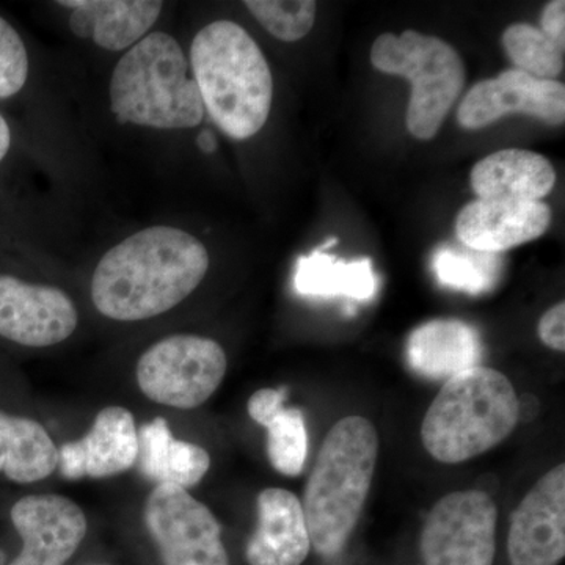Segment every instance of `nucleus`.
I'll return each mask as SVG.
<instances>
[{
    "instance_id": "nucleus-1",
    "label": "nucleus",
    "mask_w": 565,
    "mask_h": 565,
    "mask_svg": "<svg viewBox=\"0 0 565 565\" xmlns=\"http://www.w3.org/2000/svg\"><path fill=\"white\" fill-rule=\"evenodd\" d=\"M207 269L210 255L196 237L152 226L103 256L92 278L93 303L115 321H145L188 299Z\"/></svg>"
},
{
    "instance_id": "nucleus-2",
    "label": "nucleus",
    "mask_w": 565,
    "mask_h": 565,
    "mask_svg": "<svg viewBox=\"0 0 565 565\" xmlns=\"http://www.w3.org/2000/svg\"><path fill=\"white\" fill-rule=\"evenodd\" d=\"M377 457V430L363 416L340 419L327 434L302 503L311 546L319 556H338L348 545L366 503Z\"/></svg>"
},
{
    "instance_id": "nucleus-3",
    "label": "nucleus",
    "mask_w": 565,
    "mask_h": 565,
    "mask_svg": "<svg viewBox=\"0 0 565 565\" xmlns=\"http://www.w3.org/2000/svg\"><path fill=\"white\" fill-rule=\"evenodd\" d=\"M191 63L204 109L226 136L245 140L262 131L273 107V73L245 29L211 22L192 41Z\"/></svg>"
},
{
    "instance_id": "nucleus-4",
    "label": "nucleus",
    "mask_w": 565,
    "mask_h": 565,
    "mask_svg": "<svg viewBox=\"0 0 565 565\" xmlns=\"http://www.w3.org/2000/svg\"><path fill=\"white\" fill-rule=\"evenodd\" d=\"M520 416L522 404L509 379L475 366L441 386L423 419V445L438 462H467L504 441Z\"/></svg>"
},
{
    "instance_id": "nucleus-5",
    "label": "nucleus",
    "mask_w": 565,
    "mask_h": 565,
    "mask_svg": "<svg viewBox=\"0 0 565 565\" xmlns=\"http://www.w3.org/2000/svg\"><path fill=\"white\" fill-rule=\"evenodd\" d=\"M188 73V58L173 36L152 32L134 44L111 74L110 104L118 122L156 129L199 126L203 99Z\"/></svg>"
},
{
    "instance_id": "nucleus-6",
    "label": "nucleus",
    "mask_w": 565,
    "mask_h": 565,
    "mask_svg": "<svg viewBox=\"0 0 565 565\" xmlns=\"http://www.w3.org/2000/svg\"><path fill=\"white\" fill-rule=\"evenodd\" d=\"M371 63L381 73L411 81L408 132L419 140L434 139L467 81L459 52L437 36L416 31L399 36L384 33L374 41Z\"/></svg>"
},
{
    "instance_id": "nucleus-7",
    "label": "nucleus",
    "mask_w": 565,
    "mask_h": 565,
    "mask_svg": "<svg viewBox=\"0 0 565 565\" xmlns=\"http://www.w3.org/2000/svg\"><path fill=\"white\" fill-rule=\"evenodd\" d=\"M226 367V353L214 340L173 334L140 356L137 384L152 403L192 411L217 392Z\"/></svg>"
},
{
    "instance_id": "nucleus-8",
    "label": "nucleus",
    "mask_w": 565,
    "mask_h": 565,
    "mask_svg": "<svg viewBox=\"0 0 565 565\" xmlns=\"http://www.w3.org/2000/svg\"><path fill=\"white\" fill-rule=\"evenodd\" d=\"M498 509L482 490L446 494L424 523V565H493Z\"/></svg>"
},
{
    "instance_id": "nucleus-9",
    "label": "nucleus",
    "mask_w": 565,
    "mask_h": 565,
    "mask_svg": "<svg viewBox=\"0 0 565 565\" xmlns=\"http://www.w3.org/2000/svg\"><path fill=\"white\" fill-rule=\"evenodd\" d=\"M143 515L163 564L230 565L221 523L188 490L156 487L145 503Z\"/></svg>"
},
{
    "instance_id": "nucleus-10",
    "label": "nucleus",
    "mask_w": 565,
    "mask_h": 565,
    "mask_svg": "<svg viewBox=\"0 0 565 565\" xmlns=\"http://www.w3.org/2000/svg\"><path fill=\"white\" fill-rule=\"evenodd\" d=\"M508 114H525L546 125L565 120V85L535 79L520 70H508L493 79L478 82L460 103L457 121L463 129H482Z\"/></svg>"
},
{
    "instance_id": "nucleus-11",
    "label": "nucleus",
    "mask_w": 565,
    "mask_h": 565,
    "mask_svg": "<svg viewBox=\"0 0 565 565\" xmlns=\"http://www.w3.org/2000/svg\"><path fill=\"white\" fill-rule=\"evenodd\" d=\"M511 565H557L565 556V465L542 476L516 505L508 534Z\"/></svg>"
},
{
    "instance_id": "nucleus-12",
    "label": "nucleus",
    "mask_w": 565,
    "mask_h": 565,
    "mask_svg": "<svg viewBox=\"0 0 565 565\" xmlns=\"http://www.w3.org/2000/svg\"><path fill=\"white\" fill-rule=\"evenodd\" d=\"M77 321L73 300L61 289L0 275V337L28 348H47L68 340Z\"/></svg>"
},
{
    "instance_id": "nucleus-13",
    "label": "nucleus",
    "mask_w": 565,
    "mask_h": 565,
    "mask_svg": "<svg viewBox=\"0 0 565 565\" xmlns=\"http://www.w3.org/2000/svg\"><path fill=\"white\" fill-rule=\"evenodd\" d=\"M10 515L22 550L9 565H65L87 534V516L61 494H29Z\"/></svg>"
},
{
    "instance_id": "nucleus-14",
    "label": "nucleus",
    "mask_w": 565,
    "mask_h": 565,
    "mask_svg": "<svg viewBox=\"0 0 565 565\" xmlns=\"http://www.w3.org/2000/svg\"><path fill=\"white\" fill-rule=\"evenodd\" d=\"M552 210L537 200L478 199L457 215V239L465 247L501 253L537 239L548 230Z\"/></svg>"
},
{
    "instance_id": "nucleus-15",
    "label": "nucleus",
    "mask_w": 565,
    "mask_h": 565,
    "mask_svg": "<svg viewBox=\"0 0 565 565\" xmlns=\"http://www.w3.org/2000/svg\"><path fill=\"white\" fill-rule=\"evenodd\" d=\"M139 435L128 408L107 407L96 416L90 433L58 449V470L65 479L111 478L137 462Z\"/></svg>"
},
{
    "instance_id": "nucleus-16",
    "label": "nucleus",
    "mask_w": 565,
    "mask_h": 565,
    "mask_svg": "<svg viewBox=\"0 0 565 565\" xmlns=\"http://www.w3.org/2000/svg\"><path fill=\"white\" fill-rule=\"evenodd\" d=\"M258 523L248 541V565H302L311 542L302 503L285 489L263 490L256 498Z\"/></svg>"
},
{
    "instance_id": "nucleus-17",
    "label": "nucleus",
    "mask_w": 565,
    "mask_h": 565,
    "mask_svg": "<svg viewBox=\"0 0 565 565\" xmlns=\"http://www.w3.org/2000/svg\"><path fill=\"white\" fill-rule=\"evenodd\" d=\"M73 10L70 28L74 35L90 39L107 51H121L139 43L162 13L154 0H63Z\"/></svg>"
},
{
    "instance_id": "nucleus-18",
    "label": "nucleus",
    "mask_w": 565,
    "mask_h": 565,
    "mask_svg": "<svg viewBox=\"0 0 565 565\" xmlns=\"http://www.w3.org/2000/svg\"><path fill=\"white\" fill-rule=\"evenodd\" d=\"M481 340L473 327L457 319L423 323L407 341V362L423 377L448 381L479 366Z\"/></svg>"
},
{
    "instance_id": "nucleus-19",
    "label": "nucleus",
    "mask_w": 565,
    "mask_h": 565,
    "mask_svg": "<svg viewBox=\"0 0 565 565\" xmlns=\"http://www.w3.org/2000/svg\"><path fill=\"white\" fill-rule=\"evenodd\" d=\"M470 181L479 199L541 202L555 188L556 172L545 156L509 148L493 152L476 163Z\"/></svg>"
},
{
    "instance_id": "nucleus-20",
    "label": "nucleus",
    "mask_w": 565,
    "mask_h": 565,
    "mask_svg": "<svg viewBox=\"0 0 565 565\" xmlns=\"http://www.w3.org/2000/svg\"><path fill=\"white\" fill-rule=\"evenodd\" d=\"M139 435L137 465L140 473L159 486L188 490L199 484L211 467V457L202 446L177 440L162 416L143 424Z\"/></svg>"
},
{
    "instance_id": "nucleus-21",
    "label": "nucleus",
    "mask_w": 565,
    "mask_h": 565,
    "mask_svg": "<svg viewBox=\"0 0 565 565\" xmlns=\"http://www.w3.org/2000/svg\"><path fill=\"white\" fill-rule=\"evenodd\" d=\"M58 449L40 423L0 412V475L32 484L54 473Z\"/></svg>"
},
{
    "instance_id": "nucleus-22",
    "label": "nucleus",
    "mask_w": 565,
    "mask_h": 565,
    "mask_svg": "<svg viewBox=\"0 0 565 565\" xmlns=\"http://www.w3.org/2000/svg\"><path fill=\"white\" fill-rule=\"evenodd\" d=\"M294 288L302 296L370 300L377 288V280L371 259L345 263L316 250L297 263Z\"/></svg>"
},
{
    "instance_id": "nucleus-23",
    "label": "nucleus",
    "mask_w": 565,
    "mask_h": 565,
    "mask_svg": "<svg viewBox=\"0 0 565 565\" xmlns=\"http://www.w3.org/2000/svg\"><path fill=\"white\" fill-rule=\"evenodd\" d=\"M500 264L497 253L445 245L435 252L433 267L441 285L479 296L497 285Z\"/></svg>"
},
{
    "instance_id": "nucleus-24",
    "label": "nucleus",
    "mask_w": 565,
    "mask_h": 565,
    "mask_svg": "<svg viewBox=\"0 0 565 565\" xmlns=\"http://www.w3.org/2000/svg\"><path fill=\"white\" fill-rule=\"evenodd\" d=\"M503 46L516 68L535 79L556 81L563 74L565 47L534 25L519 22L505 29Z\"/></svg>"
},
{
    "instance_id": "nucleus-25",
    "label": "nucleus",
    "mask_w": 565,
    "mask_h": 565,
    "mask_svg": "<svg viewBox=\"0 0 565 565\" xmlns=\"http://www.w3.org/2000/svg\"><path fill=\"white\" fill-rule=\"evenodd\" d=\"M267 429V457L275 470L282 476L302 473L308 455V434L299 408H282L269 423Z\"/></svg>"
},
{
    "instance_id": "nucleus-26",
    "label": "nucleus",
    "mask_w": 565,
    "mask_h": 565,
    "mask_svg": "<svg viewBox=\"0 0 565 565\" xmlns=\"http://www.w3.org/2000/svg\"><path fill=\"white\" fill-rule=\"evenodd\" d=\"M244 6L270 35L286 43L307 36L318 11L315 0H247Z\"/></svg>"
},
{
    "instance_id": "nucleus-27",
    "label": "nucleus",
    "mask_w": 565,
    "mask_h": 565,
    "mask_svg": "<svg viewBox=\"0 0 565 565\" xmlns=\"http://www.w3.org/2000/svg\"><path fill=\"white\" fill-rule=\"evenodd\" d=\"M29 76V57L20 33L0 17V99L22 90Z\"/></svg>"
},
{
    "instance_id": "nucleus-28",
    "label": "nucleus",
    "mask_w": 565,
    "mask_h": 565,
    "mask_svg": "<svg viewBox=\"0 0 565 565\" xmlns=\"http://www.w3.org/2000/svg\"><path fill=\"white\" fill-rule=\"evenodd\" d=\"M286 393L288 388H263L258 390L250 399H248L247 411L253 422L262 424L269 423L275 415L280 414L285 408Z\"/></svg>"
},
{
    "instance_id": "nucleus-29",
    "label": "nucleus",
    "mask_w": 565,
    "mask_h": 565,
    "mask_svg": "<svg viewBox=\"0 0 565 565\" xmlns=\"http://www.w3.org/2000/svg\"><path fill=\"white\" fill-rule=\"evenodd\" d=\"M542 343L553 351H565V303L559 302L542 316L537 327Z\"/></svg>"
},
{
    "instance_id": "nucleus-30",
    "label": "nucleus",
    "mask_w": 565,
    "mask_h": 565,
    "mask_svg": "<svg viewBox=\"0 0 565 565\" xmlns=\"http://www.w3.org/2000/svg\"><path fill=\"white\" fill-rule=\"evenodd\" d=\"M541 31L555 41L557 46L565 47V2L553 0L542 11Z\"/></svg>"
},
{
    "instance_id": "nucleus-31",
    "label": "nucleus",
    "mask_w": 565,
    "mask_h": 565,
    "mask_svg": "<svg viewBox=\"0 0 565 565\" xmlns=\"http://www.w3.org/2000/svg\"><path fill=\"white\" fill-rule=\"evenodd\" d=\"M11 145V132L9 125L3 120L2 115H0V162L6 158L7 152L10 150Z\"/></svg>"
},
{
    "instance_id": "nucleus-32",
    "label": "nucleus",
    "mask_w": 565,
    "mask_h": 565,
    "mask_svg": "<svg viewBox=\"0 0 565 565\" xmlns=\"http://www.w3.org/2000/svg\"><path fill=\"white\" fill-rule=\"evenodd\" d=\"M196 143H199L200 150L203 152H214L217 150V140H215L214 134L210 131L200 134Z\"/></svg>"
},
{
    "instance_id": "nucleus-33",
    "label": "nucleus",
    "mask_w": 565,
    "mask_h": 565,
    "mask_svg": "<svg viewBox=\"0 0 565 565\" xmlns=\"http://www.w3.org/2000/svg\"><path fill=\"white\" fill-rule=\"evenodd\" d=\"M337 243H338L337 237H330V239L327 241L326 244H322L321 247L318 248V252L326 253V250H329V248L333 247V245Z\"/></svg>"
}]
</instances>
